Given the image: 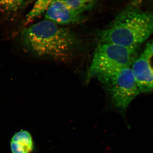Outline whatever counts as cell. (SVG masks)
<instances>
[{
    "instance_id": "cell-7",
    "label": "cell",
    "mask_w": 153,
    "mask_h": 153,
    "mask_svg": "<svg viewBox=\"0 0 153 153\" xmlns=\"http://www.w3.org/2000/svg\"><path fill=\"white\" fill-rule=\"evenodd\" d=\"M12 153H31L34 150L33 138L27 131L22 130L16 133L10 142Z\"/></svg>"
},
{
    "instance_id": "cell-3",
    "label": "cell",
    "mask_w": 153,
    "mask_h": 153,
    "mask_svg": "<svg viewBox=\"0 0 153 153\" xmlns=\"http://www.w3.org/2000/svg\"><path fill=\"white\" fill-rule=\"evenodd\" d=\"M140 47H126L112 43H99L86 72V81H89L100 74L131 66L138 56Z\"/></svg>"
},
{
    "instance_id": "cell-5",
    "label": "cell",
    "mask_w": 153,
    "mask_h": 153,
    "mask_svg": "<svg viewBox=\"0 0 153 153\" xmlns=\"http://www.w3.org/2000/svg\"><path fill=\"white\" fill-rule=\"evenodd\" d=\"M45 19L58 25H66L79 24L84 17L71 9L64 0H55L46 11Z\"/></svg>"
},
{
    "instance_id": "cell-8",
    "label": "cell",
    "mask_w": 153,
    "mask_h": 153,
    "mask_svg": "<svg viewBox=\"0 0 153 153\" xmlns=\"http://www.w3.org/2000/svg\"><path fill=\"white\" fill-rule=\"evenodd\" d=\"M25 0H0V10L7 16H12L23 8Z\"/></svg>"
},
{
    "instance_id": "cell-6",
    "label": "cell",
    "mask_w": 153,
    "mask_h": 153,
    "mask_svg": "<svg viewBox=\"0 0 153 153\" xmlns=\"http://www.w3.org/2000/svg\"><path fill=\"white\" fill-rule=\"evenodd\" d=\"M131 68L140 94L153 92V72L143 53L134 61Z\"/></svg>"
},
{
    "instance_id": "cell-1",
    "label": "cell",
    "mask_w": 153,
    "mask_h": 153,
    "mask_svg": "<svg viewBox=\"0 0 153 153\" xmlns=\"http://www.w3.org/2000/svg\"><path fill=\"white\" fill-rule=\"evenodd\" d=\"M18 41L29 55L61 62L70 60L78 45V38L72 31L47 20L23 29Z\"/></svg>"
},
{
    "instance_id": "cell-2",
    "label": "cell",
    "mask_w": 153,
    "mask_h": 153,
    "mask_svg": "<svg viewBox=\"0 0 153 153\" xmlns=\"http://www.w3.org/2000/svg\"><path fill=\"white\" fill-rule=\"evenodd\" d=\"M153 34V12L145 10L136 1L118 14L112 23L97 35L99 43L126 47L140 46Z\"/></svg>"
},
{
    "instance_id": "cell-4",
    "label": "cell",
    "mask_w": 153,
    "mask_h": 153,
    "mask_svg": "<svg viewBox=\"0 0 153 153\" xmlns=\"http://www.w3.org/2000/svg\"><path fill=\"white\" fill-rule=\"evenodd\" d=\"M109 94L111 103L117 109L125 111L132 101L140 94L131 66L96 76Z\"/></svg>"
},
{
    "instance_id": "cell-11",
    "label": "cell",
    "mask_w": 153,
    "mask_h": 153,
    "mask_svg": "<svg viewBox=\"0 0 153 153\" xmlns=\"http://www.w3.org/2000/svg\"><path fill=\"white\" fill-rule=\"evenodd\" d=\"M143 54L147 60L153 72V40L147 44Z\"/></svg>"
},
{
    "instance_id": "cell-9",
    "label": "cell",
    "mask_w": 153,
    "mask_h": 153,
    "mask_svg": "<svg viewBox=\"0 0 153 153\" xmlns=\"http://www.w3.org/2000/svg\"><path fill=\"white\" fill-rule=\"evenodd\" d=\"M55 0H37L33 9L27 15L25 25H27L47 11L50 5Z\"/></svg>"
},
{
    "instance_id": "cell-10",
    "label": "cell",
    "mask_w": 153,
    "mask_h": 153,
    "mask_svg": "<svg viewBox=\"0 0 153 153\" xmlns=\"http://www.w3.org/2000/svg\"><path fill=\"white\" fill-rule=\"evenodd\" d=\"M64 1L71 9L82 14L83 12L93 8L96 0H64Z\"/></svg>"
}]
</instances>
